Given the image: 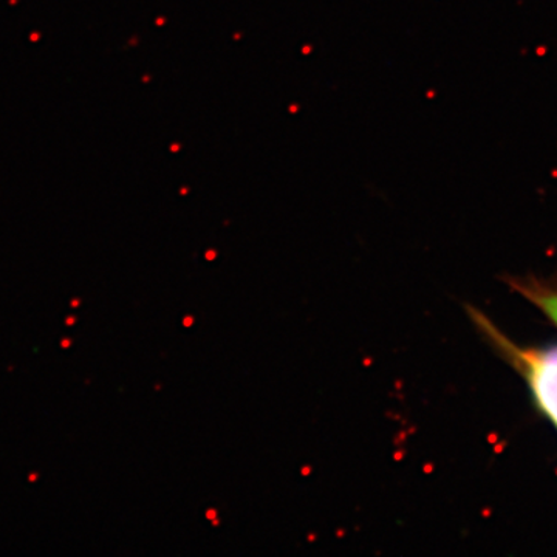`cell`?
<instances>
[{"label":"cell","instance_id":"cell-1","mask_svg":"<svg viewBox=\"0 0 557 557\" xmlns=\"http://www.w3.org/2000/svg\"><path fill=\"white\" fill-rule=\"evenodd\" d=\"M475 322L490 336L494 346L522 373L537 408L557 429V347L522 348L505 338L487 319L479 314Z\"/></svg>","mask_w":557,"mask_h":557},{"label":"cell","instance_id":"cell-2","mask_svg":"<svg viewBox=\"0 0 557 557\" xmlns=\"http://www.w3.org/2000/svg\"><path fill=\"white\" fill-rule=\"evenodd\" d=\"M508 284L516 292L541 310L557 327V287L536 277L509 278Z\"/></svg>","mask_w":557,"mask_h":557}]
</instances>
